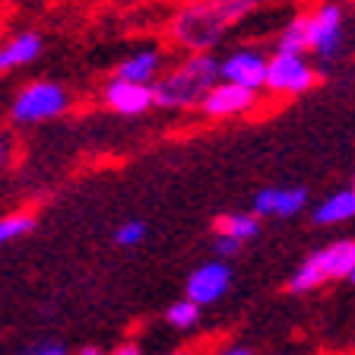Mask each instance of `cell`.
Segmentation results:
<instances>
[{"label": "cell", "instance_id": "f546056e", "mask_svg": "<svg viewBox=\"0 0 355 355\" xmlns=\"http://www.w3.org/2000/svg\"><path fill=\"white\" fill-rule=\"evenodd\" d=\"M352 191H355V181H352Z\"/></svg>", "mask_w": 355, "mask_h": 355}, {"label": "cell", "instance_id": "5bb4252c", "mask_svg": "<svg viewBox=\"0 0 355 355\" xmlns=\"http://www.w3.org/2000/svg\"><path fill=\"white\" fill-rule=\"evenodd\" d=\"M355 216V191H340L327 197L318 209H314V222L318 225H336V222H346Z\"/></svg>", "mask_w": 355, "mask_h": 355}, {"label": "cell", "instance_id": "ffe728a7", "mask_svg": "<svg viewBox=\"0 0 355 355\" xmlns=\"http://www.w3.org/2000/svg\"><path fill=\"white\" fill-rule=\"evenodd\" d=\"M143 235H146V225H143L140 219H127L124 225H118V232H114V241L121 244V248H133V244H140Z\"/></svg>", "mask_w": 355, "mask_h": 355}, {"label": "cell", "instance_id": "7c38bea8", "mask_svg": "<svg viewBox=\"0 0 355 355\" xmlns=\"http://www.w3.org/2000/svg\"><path fill=\"white\" fill-rule=\"evenodd\" d=\"M159 70H162V51L159 48H140V51L127 54L121 60L114 76L130 80V83H155L159 80Z\"/></svg>", "mask_w": 355, "mask_h": 355}, {"label": "cell", "instance_id": "8992f818", "mask_svg": "<svg viewBox=\"0 0 355 355\" xmlns=\"http://www.w3.org/2000/svg\"><path fill=\"white\" fill-rule=\"evenodd\" d=\"M254 105H257V89H248V86L232 83V80H219L207 92L200 111L209 114V118H235V114L251 111Z\"/></svg>", "mask_w": 355, "mask_h": 355}, {"label": "cell", "instance_id": "e0dca14e", "mask_svg": "<svg viewBox=\"0 0 355 355\" xmlns=\"http://www.w3.org/2000/svg\"><path fill=\"white\" fill-rule=\"evenodd\" d=\"M324 282H327V273H324V266H320V257L314 254V257H308L295 270V276H292L288 288H292V292H311V288L324 286Z\"/></svg>", "mask_w": 355, "mask_h": 355}, {"label": "cell", "instance_id": "cb8c5ba5", "mask_svg": "<svg viewBox=\"0 0 355 355\" xmlns=\"http://www.w3.org/2000/svg\"><path fill=\"white\" fill-rule=\"evenodd\" d=\"M29 355H67V352H64V346H42V349H35V352H29Z\"/></svg>", "mask_w": 355, "mask_h": 355}, {"label": "cell", "instance_id": "9c48e42d", "mask_svg": "<svg viewBox=\"0 0 355 355\" xmlns=\"http://www.w3.org/2000/svg\"><path fill=\"white\" fill-rule=\"evenodd\" d=\"M105 102H108L111 111L118 114H143L155 105V92H153V83H130V80H114L105 86Z\"/></svg>", "mask_w": 355, "mask_h": 355}, {"label": "cell", "instance_id": "7a4b0ae2", "mask_svg": "<svg viewBox=\"0 0 355 355\" xmlns=\"http://www.w3.org/2000/svg\"><path fill=\"white\" fill-rule=\"evenodd\" d=\"M232 22L225 19L219 0H187L184 7L171 16L168 35L184 51H209L222 42Z\"/></svg>", "mask_w": 355, "mask_h": 355}, {"label": "cell", "instance_id": "ba28073f", "mask_svg": "<svg viewBox=\"0 0 355 355\" xmlns=\"http://www.w3.org/2000/svg\"><path fill=\"white\" fill-rule=\"evenodd\" d=\"M232 286V270L229 263H222L219 260H209V263L197 266L187 279V298H193L197 304H213L219 302Z\"/></svg>", "mask_w": 355, "mask_h": 355}, {"label": "cell", "instance_id": "277c9868", "mask_svg": "<svg viewBox=\"0 0 355 355\" xmlns=\"http://www.w3.org/2000/svg\"><path fill=\"white\" fill-rule=\"evenodd\" d=\"M314 83H318L314 67L298 51H276L273 58H270V70H266V89H270V92L298 96V92H308Z\"/></svg>", "mask_w": 355, "mask_h": 355}, {"label": "cell", "instance_id": "8fae6325", "mask_svg": "<svg viewBox=\"0 0 355 355\" xmlns=\"http://www.w3.org/2000/svg\"><path fill=\"white\" fill-rule=\"evenodd\" d=\"M42 54V35L38 32H19L10 42L0 44V73H10L16 67H26Z\"/></svg>", "mask_w": 355, "mask_h": 355}, {"label": "cell", "instance_id": "484cf974", "mask_svg": "<svg viewBox=\"0 0 355 355\" xmlns=\"http://www.w3.org/2000/svg\"><path fill=\"white\" fill-rule=\"evenodd\" d=\"M80 355H102V349H96V346H86Z\"/></svg>", "mask_w": 355, "mask_h": 355}, {"label": "cell", "instance_id": "f1b7e54d", "mask_svg": "<svg viewBox=\"0 0 355 355\" xmlns=\"http://www.w3.org/2000/svg\"><path fill=\"white\" fill-rule=\"evenodd\" d=\"M349 279H352V282H355V273H352V276H349Z\"/></svg>", "mask_w": 355, "mask_h": 355}, {"label": "cell", "instance_id": "4fadbf2b", "mask_svg": "<svg viewBox=\"0 0 355 355\" xmlns=\"http://www.w3.org/2000/svg\"><path fill=\"white\" fill-rule=\"evenodd\" d=\"M320 266H324L327 279H346L355 273V241H333L330 248L318 251Z\"/></svg>", "mask_w": 355, "mask_h": 355}, {"label": "cell", "instance_id": "6da1fadb", "mask_svg": "<svg viewBox=\"0 0 355 355\" xmlns=\"http://www.w3.org/2000/svg\"><path fill=\"white\" fill-rule=\"evenodd\" d=\"M219 80H222V60H216L209 51H193L181 67H175L171 73L159 76L153 83L155 108H168V111L200 108L207 92Z\"/></svg>", "mask_w": 355, "mask_h": 355}, {"label": "cell", "instance_id": "3957f363", "mask_svg": "<svg viewBox=\"0 0 355 355\" xmlns=\"http://www.w3.org/2000/svg\"><path fill=\"white\" fill-rule=\"evenodd\" d=\"M67 105H70V96L60 83L35 80L13 98V121L16 124H42V121L64 114Z\"/></svg>", "mask_w": 355, "mask_h": 355}, {"label": "cell", "instance_id": "83f0119b", "mask_svg": "<svg viewBox=\"0 0 355 355\" xmlns=\"http://www.w3.org/2000/svg\"><path fill=\"white\" fill-rule=\"evenodd\" d=\"M171 355H187V352H171Z\"/></svg>", "mask_w": 355, "mask_h": 355}, {"label": "cell", "instance_id": "30bf717a", "mask_svg": "<svg viewBox=\"0 0 355 355\" xmlns=\"http://www.w3.org/2000/svg\"><path fill=\"white\" fill-rule=\"evenodd\" d=\"M304 203H308V193L302 187H266L254 197V213L286 219V216H295L298 209H304Z\"/></svg>", "mask_w": 355, "mask_h": 355}, {"label": "cell", "instance_id": "ac0fdd59", "mask_svg": "<svg viewBox=\"0 0 355 355\" xmlns=\"http://www.w3.org/2000/svg\"><path fill=\"white\" fill-rule=\"evenodd\" d=\"M200 308H203V304H197L193 298H181V302L171 304L165 318H168V324L178 327V330H191V327L200 320Z\"/></svg>", "mask_w": 355, "mask_h": 355}, {"label": "cell", "instance_id": "44dd1931", "mask_svg": "<svg viewBox=\"0 0 355 355\" xmlns=\"http://www.w3.org/2000/svg\"><path fill=\"white\" fill-rule=\"evenodd\" d=\"M257 3H260V0H219V7H222V13H225V19H229V22L244 19V16L257 7Z\"/></svg>", "mask_w": 355, "mask_h": 355}, {"label": "cell", "instance_id": "2e32d148", "mask_svg": "<svg viewBox=\"0 0 355 355\" xmlns=\"http://www.w3.org/2000/svg\"><path fill=\"white\" fill-rule=\"evenodd\" d=\"M216 232H229L238 241H251L260 232V216L257 213H229L216 222Z\"/></svg>", "mask_w": 355, "mask_h": 355}, {"label": "cell", "instance_id": "9a60e30c", "mask_svg": "<svg viewBox=\"0 0 355 355\" xmlns=\"http://www.w3.org/2000/svg\"><path fill=\"white\" fill-rule=\"evenodd\" d=\"M276 51H298V54L308 51V16L298 13L282 26L279 38H276Z\"/></svg>", "mask_w": 355, "mask_h": 355}, {"label": "cell", "instance_id": "52a82bcc", "mask_svg": "<svg viewBox=\"0 0 355 355\" xmlns=\"http://www.w3.org/2000/svg\"><path fill=\"white\" fill-rule=\"evenodd\" d=\"M266 70H270V58L257 48H238L222 60V80L241 83L248 89H266Z\"/></svg>", "mask_w": 355, "mask_h": 355}, {"label": "cell", "instance_id": "5b68a950", "mask_svg": "<svg viewBox=\"0 0 355 355\" xmlns=\"http://www.w3.org/2000/svg\"><path fill=\"white\" fill-rule=\"evenodd\" d=\"M343 44V10L336 3H320L308 13V51L330 60Z\"/></svg>", "mask_w": 355, "mask_h": 355}, {"label": "cell", "instance_id": "d4e9b609", "mask_svg": "<svg viewBox=\"0 0 355 355\" xmlns=\"http://www.w3.org/2000/svg\"><path fill=\"white\" fill-rule=\"evenodd\" d=\"M219 355H251V349H244V346H232V349H225V352H219Z\"/></svg>", "mask_w": 355, "mask_h": 355}, {"label": "cell", "instance_id": "4316f807", "mask_svg": "<svg viewBox=\"0 0 355 355\" xmlns=\"http://www.w3.org/2000/svg\"><path fill=\"white\" fill-rule=\"evenodd\" d=\"M0 159H3V137H0Z\"/></svg>", "mask_w": 355, "mask_h": 355}, {"label": "cell", "instance_id": "7402d4cb", "mask_svg": "<svg viewBox=\"0 0 355 355\" xmlns=\"http://www.w3.org/2000/svg\"><path fill=\"white\" fill-rule=\"evenodd\" d=\"M241 244L244 241H238L235 235H229V232H216V241H213V251H216V257H235L238 251H241Z\"/></svg>", "mask_w": 355, "mask_h": 355}, {"label": "cell", "instance_id": "603a6c76", "mask_svg": "<svg viewBox=\"0 0 355 355\" xmlns=\"http://www.w3.org/2000/svg\"><path fill=\"white\" fill-rule=\"evenodd\" d=\"M111 355H143V352H140V346H133V343H124V346H118Z\"/></svg>", "mask_w": 355, "mask_h": 355}, {"label": "cell", "instance_id": "d6986e66", "mask_svg": "<svg viewBox=\"0 0 355 355\" xmlns=\"http://www.w3.org/2000/svg\"><path fill=\"white\" fill-rule=\"evenodd\" d=\"M32 229H35V216H29V213L3 216V219H0V248H3V244H10L13 238L29 235Z\"/></svg>", "mask_w": 355, "mask_h": 355}]
</instances>
